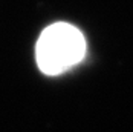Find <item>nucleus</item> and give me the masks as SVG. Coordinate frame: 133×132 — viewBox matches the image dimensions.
I'll return each instance as SVG.
<instances>
[{
  "mask_svg": "<svg viewBox=\"0 0 133 132\" xmlns=\"http://www.w3.org/2000/svg\"><path fill=\"white\" fill-rule=\"evenodd\" d=\"M86 54V40L75 26L58 22L40 34L35 46V58L46 75H60L78 65Z\"/></svg>",
  "mask_w": 133,
  "mask_h": 132,
  "instance_id": "nucleus-1",
  "label": "nucleus"
}]
</instances>
